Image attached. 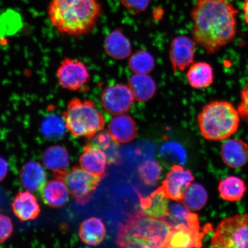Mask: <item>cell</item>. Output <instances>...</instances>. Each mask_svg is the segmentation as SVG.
Listing matches in <instances>:
<instances>
[{"instance_id": "6da1fadb", "label": "cell", "mask_w": 248, "mask_h": 248, "mask_svg": "<svg viewBox=\"0 0 248 248\" xmlns=\"http://www.w3.org/2000/svg\"><path fill=\"white\" fill-rule=\"evenodd\" d=\"M238 11L230 0H197L192 9L193 40L212 54L233 41Z\"/></svg>"}, {"instance_id": "7a4b0ae2", "label": "cell", "mask_w": 248, "mask_h": 248, "mask_svg": "<svg viewBox=\"0 0 248 248\" xmlns=\"http://www.w3.org/2000/svg\"><path fill=\"white\" fill-rule=\"evenodd\" d=\"M49 20L59 32L79 36L91 32L101 15L98 0H51Z\"/></svg>"}, {"instance_id": "3957f363", "label": "cell", "mask_w": 248, "mask_h": 248, "mask_svg": "<svg viewBox=\"0 0 248 248\" xmlns=\"http://www.w3.org/2000/svg\"><path fill=\"white\" fill-rule=\"evenodd\" d=\"M172 228L166 218H155L139 210L129 214L119 225L116 243L124 248H164Z\"/></svg>"}, {"instance_id": "277c9868", "label": "cell", "mask_w": 248, "mask_h": 248, "mask_svg": "<svg viewBox=\"0 0 248 248\" xmlns=\"http://www.w3.org/2000/svg\"><path fill=\"white\" fill-rule=\"evenodd\" d=\"M240 116L231 102L215 101L204 105L197 122L202 136L210 141H224L238 131Z\"/></svg>"}, {"instance_id": "5b68a950", "label": "cell", "mask_w": 248, "mask_h": 248, "mask_svg": "<svg viewBox=\"0 0 248 248\" xmlns=\"http://www.w3.org/2000/svg\"><path fill=\"white\" fill-rule=\"evenodd\" d=\"M62 116L66 129L75 137L91 139L105 125L104 117L90 100L73 98Z\"/></svg>"}, {"instance_id": "8992f818", "label": "cell", "mask_w": 248, "mask_h": 248, "mask_svg": "<svg viewBox=\"0 0 248 248\" xmlns=\"http://www.w3.org/2000/svg\"><path fill=\"white\" fill-rule=\"evenodd\" d=\"M210 245L215 248H248V213L221 220L213 232Z\"/></svg>"}, {"instance_id": "52a82bcc", "label": "cell", "mask_w": 248, "mask_h": 248, "mask_svg": "<svg viewBox=\"0 0 248 248\" xmlns=\"http://www.w3.org/2000/svg\"><path fill=\"white\" fill-rule=\"evenodd\" d=\"M186 223L173 226L167 238L164 248H201L203 238L211 230L210 225L201 228L199 217L196 214L189 212L185 217Z\"/></svg>"}, {"instance_id": "ba28073f", "label": "cell", "mask_w": 248, "mask_h": 248, "mask_svg": "<svg viewBox=\"0 0 248 248\" xmlns=\"http://www.w3.org/2000/svg\"><path fill=\"white\" fill-rule=\"evenodd\" d=\"M102 178L81 167L76 166L67 172L63 179L77 202L85 205L91 200Z\"/></svg>"}, {"instance_id": "9c48e42d", "label": "cell", "mask_w": 248, "mask_h": 248, "mask_svg": "<svg viewBox=\"0 0 248 248\" xmlns=\"http://www.w3.org/2000/svg\"><path fill=\"white\" fill-rule=\"evenodd\" d=\"M57 77L62 88L77 91L88 82L91 76L88 67L83 62L65 58L58 67Z\"/></svg>"}, {"instance_id": "30bf717a", "label": "cell", "mask_w": 248, "mask_h": 248, "mask_svg": "<svg viewBox=\"0 0 248 248\" xmlns=\"http://www.w3.org/2000/svg\"><path fill=\"white\" fill-rule=\"evenodd\" d=\"M129 86L118 83L105 88L102 92L101 102L104 109L113 115L124 114L130 110L135 101Z\"/></svg>"}, {"instance_id": "8fae6325", "label": "cell", "mask_w": 248, "mask_h": 248, "mask_svg": "<svg viewBox=\"0 0 248 248\" xmlns=\"http://www.w3.org/2000/svg\"><path fill=\"white\" fill-rule=\"evenodd\" d=\"M194 176L190 170L175 165L167 173L162 185L159 188L169 200L182 201L186 189L194 181Z\"/></svg>"}, {"instance_id": "7c38bea8", "label": "cell", "mask_w": 248, "mask_h": 248, "mask_svg": "<svg viewBox=\"0 0 248 248\" xmlns=\"http://www.w3.org/2000/svg\"><path fill=\"white\" fill-rule=\"evenodd\" d=\"M195 53L194 40L184 35L175 37L170 46V60L173 71H183L193 63Z\"/></svg>"}, {"instance_id": "4fadbf2b", "label": "cell", "mask_w": 248, "mask_h": 248, "mask_svg": "<svg viewBox=\"0 0 248 248\" xmlns=\"http://www.w3.org/2000/svg\"><path fill=\"white\" fill-rule=\"evenodd\" d=\"M223 163L229 168L241 169L248 163V144L240 139H226L220 151Z\"/></svg>"}, {"instance_id": "5bb4252c", "label": "cell", "mask_w": 248, "mask_h": 248, "mask_svg": "<svg viewBox=\"0 0 248 248\" xmlns=\"http://www.w3.org/2000/svg\"><path fill=\"white\" fill-rule=\"evenodd\" d=\"M42 160L46 168L54 173L56 178L63 179L70 164L69 154L66 148L53 145L46 149L43 154Z\"/></svg>"}, {"instance_id": "9a60e30c", "label": "cell", "mask_w": 248, "mask_h": 248, "mask_svg": "<svg viewBox=\"0 0 248 248\" xmlns=\"http://www.w3.org/2000/svg\"><path fill=\"white\" fill-rule=\"evenodd\" d=\"M79 161L83 169L92 174L105 177L108 160L106 155L100 148L91 144H87Z\"/></svg>"}, {"instance_id": "2e32d148", "label": "cell", "mask_w": 248, "mask_h": 248, "mask_svg": "<svg viewBox=\"0 0 248 248\" xmlns=\"http://www.w3.org/2000/svg\"><path fill=\"white\" fill-rule=\"evenodd\" d=\"M111 137L118 143H127L138 135L137 126L131 116L122 114L111 120L108 126Z\"/></svg>"}, {"instance_id": "e0dca14e", "label": "cell", "mask_w": 248, "mask_h": 248, "mask_svg": "<svg viewBox=\"0 0 248 248\" xmlns=\"http://www.w3.org/2000/svg\"><path fill=\"white\" fill-rule=\"evenodd\" d=\"M70 192L63 179L57 178L46 183L42 189L43 202L52 208L63 207L69 200Z\"/></svg>"}, {"instance_id": "ac0fdd59", "label": "cell", "mask_w": 248, "mask_h": 248, "mask_svg": "<svg viewBox=\"0 0 248 248\" xmlns=\"http://www.w3.org/2000/svg\"><path fill=\"white\" fill-rule=\"evenodd\" d=\"M12 207L15 216L21 221L35 219L41 212L35 195L28 191L19 192L16 195Z\"/></svg>"}, {"instance_id": "d6986e66", "label": "cell", "mask_w": 248, "mask_h": 248, "mask_svg": "<svg viewBox=\"0 0 248 248\" xmlns=\"http://www.w3.org/2000/svg\"><path fill=\"white\" fill-rule=\"evenodd\" d=\"M46 174L41 164L30 161L24 164L20 173V181L28 191L41 190L46 185Z\"/></svg>"}, {"instance_id": "ffe728a7", "label": "cell", "mask_w": 248, "mask_h": 248, "mask_svg": "<svg viewBox=\"0 0 248 248\" xmlns=\"http://www.w3.org/2000/svg\"><path fill=\"white\" fill-rule=\"evenodd\" d=\"M106 54L116 60H124L129 57L132 48L129 40L120 30L108 33L104 40Z\"/></svg>"}, {"instance_id": "44dd1931", "label": "cell", "mask_w": 248, "mask_h": 248, "mask_svg": "<svg viewBox=\"0 0 248 248\" xmlns=\"http://www.w3.org/2000/svg\"><path fill=\"white\" fill-rule=\"evenodd\" d=\"M107 235L106 228L102 220L97 217H91L80 224L79 236L88 246H97L103 242Z\"/></svg>"}, {"instance_id": "7402d4cb", "label": "cell", "mask_w": 248, "mask_h": 248, "mask_svg": "<svg viewBox=\"0 0 248 248\" xmlns=\"http://www.w3.org/2000/svg\"><path fill=\"white\" fill-rule=\"evenodd\" d=\"M141 211L145 215L155 218H166L170 215L169 199L157 188L150 197L140 196Z\"/></svg>"}, {"instance_id": "603a6c76", "label": "cell", "mask_w": 248, "mask_h": 248, "mask_svg": "<svg viewBox=\"0 0 248 248\" xmlns=\"http://www.w3.org/2000/svg\"><path fill=\"white\" fill-rule=\"evenodd\" d=\"M128 86L135 100L139 102L150 101L156 93V82L147 74H134L130 78Z\"/></svg>"}, {"instance_id": "cb8c5ba5", "label": "cell", "mask_w": 248, "mask_h": 248, "mask_svg": "<svg viewBox=\"0 0 248 248\" xmlns=\"http://www.w3.org/2000/svg\"><path fill=\"white\" fill-rule=\"evenodd\" d=\"M218 190L223 200L236 202L244 197L247 186L243 179L236 176H229L219 182Z\"/></svg>"}, {"instance_id": "d4e9b609", "label": "cell", "mask_w": 248, "mask_h": 248, "mask_svg": "<svg viewBox=\"0 0 248 248\" xmlns=\"http://www.w3.org/2000/svg\"><path fill=\"white\" fill-rule=\"evenodd\" d=\"M186 78L189 85L194 89L208 88L214 82L213 67L204 62L193 63L189 68Z\"/></svg>"}, {"instance_id": "484cf974", "label": "cell", "mask_w": 248, "mask_h": 248, "mask_svg": "<svg viewBox=\"0 0 248 248\" xmlns=\"http://www.w3.org/2000/svg\"><path fill=\"white\" fill-rule=\"evenodd\" d=\"M208 201V194L202 185L191 184L185 192L182 202L188 210L199 211L202 209Z\"/></svg>"}, {"instance_id": "4316f807", "label": "cell", "mask_w": 248, "mask_h": 248, "mask_svg": "<svg viewBox=\"0 0 248 248\" xmlns=\"http://www.w3.org/2000/svg\"><path fill=\"white\" fill-rule=\"evenodd\" d=\"M89 140L90 144L100 148L106 155L108 164L119 162L120 156L117 151L119 143L111 137L108 131L98 132Z\"/></svg>"}, {"instance_id": "83f0119b", "label": "cell", "mask_w": 248, "mask_h": 248, "mask_svg": "<svg viewBox=\"0 0 248 248\" xmlns=\"http://www.w3.org/2000/svg\"><path fill=\"white\" fill-rule=\"evenodd\" d=\"M128 66L135 74H148L154 69V58L150 52L140 50L129 58Z\"/></svg>"}, {"instance_id": "f1b7e54d", "label": "cell", "mask_w": 248, "mask_h": 248, "mask_svg": "<svg viewBox=\"0 0 248 248\" xmlns=\"http://www.w3.org/2000/svg\"><path fill=\"white\" fill-rule=\"evenodd\" d=\"M66 125L63 119L57 116H50L43 122L42 132L49 140H58L63 137Z\"/></svg>"}, {"instance_id": "f546056e", "label": "cell", "mask_w": 248, "mask_h": 248, "mask_svg": "<svg viewBox=\"0 0 248 248\" xmlns=\"http://www.w3.org/2000/svg\"><path fill=\"white\" fill-rule=\"evenodd\" d=\"M162 169L155 160H148L142 163L139 168L140 176L148 185H155L159 181Z\"/></svg>"}, {"instance_id": "4dcf8cb0", "label": "cell", "mask_w": 248, "mask_h": 248, "mask_svg": "<svg viewBox=\"0 0 248 248\" xmlns=\"http://www.w3.org/2000/svg\"><path fill=\"white\" fill-rule=\"evenodd\" d=\"M124 8L132 14H138L146 10L151 0H120Z\"/></svg>"}, {"instance_id": "1f68e13d", "label": "cell", "mask_w": 248, "mask_h": 248, "mask_svg": "<svg viewBox=\"0 0 248 248\" xmlns=\"http://www.w3.org/2000/svg\"><path fill=\"white\" fill-rule=\"evenodd\" d=\"M14 226L9 217L0 214V244L4 243L13 233Z\"/></svg>"}, {"instance_id": "d6a6232c", "label": "cell", "mask_w": 248, "mask_h": 248, "mask_svg": "<svg viewBox=\"0 0 248 248\" xmlns=\"http://www.w3.org/2000/svg\"><path fill=\"white\" fill-rule=\"evenodd\" d=\"M237 110L241 119L248 125V80L241 92L240 102Z\"/></svg>"}, {"instance_id": "836d02e7", "label": "cell", "mask_w": 248, "mask_h": 248, "mask_svg": "<svg viewBox=\"0 0 248 248\" xmlns=\"http://www.w3.org/2000/svg\"><path fill=\"white\" fill-rule=\"evenodd\" d=\"M8 171V165L7 161L0 157V182L5 179Z\"/></svg>"}, {"instance_id": "e575fe53", "label": "cell", "mask_w": 248, "mask_h": 248, "mask_svg": "<svg viewBox=\"0 0 248 248\" xmlns=\"http://www.w3.org/2000/svg\"><path fill=\"white\" fill-rule=\"evenodd\" d=\"M243 11L245 22L248 26V0H244L243 4Z\"/></svg>"}]
</instances>
